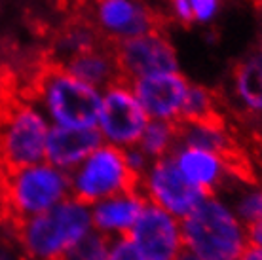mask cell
Masks as SVG:
<instances>
[{"mask_svg":"<svg viewBox=\"0 0 262 260\" xmlns=\"http://www.w3.org/2000/svg\"><path fill=\"white\" fill-rule=\"evenodd\" d=\"M179 260H198V258H196V256H192L190 253H186V251H184V253L181 254V258H179Z\"/></svg>","mask_w":262,"mask_h":260,"instance_id":"f546056e","label":"cell"},{"mask_svg":"<svg viewBox=\"0 0 262 260\" xmlns=\"http://www.w3.org/2000/svg\"><path fill=\"white\" fill-rule=\"evenodd\" d=\"M90 2H92V0H90Z\"/></svg>","mask_w":262,"mask_h":260,"instance_id":"1f68e13d","label":"cell"},{"mask_svg":"<svg viewBox=\"0 0 262 260\" xmlns=\"http://www.w3.org/2000/svg\"><path fill=\"white\" fill-rule=\"evenodd\" d=\"M106 40L99 34L92 21H80V23H72L67 27L65 31L57 36L55 42V63H63L72 55H78L82 52L93 50L97 46L105 44Z\"/></svg>","mask_w":262,"mask_h":260,"instance_id":"d6986e66","label":"cell"},{"mask_svg":"<svg viewBox=\"0 0 262 260\" xmlns=\"http://www.w3.org/2000/svg\"><path fill=\"white\" fill-rule=\"evenodd\" d=\"M52 124L33 101H17L0 114V171L44 162Z\"/></svg>","mask_w":262,"mask_h":260,"instance_id":"5b68a950","label":"cell"},{"mask_svg":"<svg viewBox=\"0 0 262 260\" xmlns=\"http://www.w3.org/2000/svg\"><path fill=\"white\" fill-rule=\"evenodd\" d=\"M239 221L245 226H251L253 222L262 219V188H247L239 192L234 203H230Z\"/></svg>","mask_w":262,"mask_h":260,"instance_id":"603a6c76","label":"cell"},{"mask_svg":"<svg viewBox=\"0 0 262 260\" xmlns=\"http://www.w3.org/2000/svg\"><path fill=\"white\" fill-rule=\"evenodd\" d=\"M57 65L71 72L72 76H76L78 80L101 91L120 82V80H124L118 69V63H116L114 46L111 42H105V44L97 46L93 50H88V52H82L78 55H72Z\"/></svg>","mask_w":262,"mask_h":260,"instance_id":"2e32d148","label":"cell"},{"mask_svg":"<svg viewBox=\"0 0 262 260\" xmlns=\"http://www.w3.org/2000/svg\"><path fill=\"white\" fill-rule=\"evenodd\" d=\"M239 260H262V247L249 245V247L243 251V254L239 256Z\"/></svg>","mask_w":262,"mask_h":260,"instance_id":"f1b7e54d","label":"cell"},{"mask_svg":"<svg viewBox=\"0 0 262 260\" xmlns=\"http://www.w3.org/2000/svg\"><path fill=\"white\" fill-rule=\"evenodd\" d=\"M169 6H171V12H173V15H175L181 23H184V25H190V23H194L190 0H169Z\"/></svg>","mask_w":262,"mask_h":260,"instance_id":"4316f807","label":"cell"},{"mask_svg":"<svg viewBox=\"0 0 262 260\" xmlns=\"http://www.w3.org/2000/svg\"><path fill=\"white\" fill-rule=\"evenodd\" d=\"M69 179L71 196L85 205L137 188V177L127 167L124 150L105 143L71 171Z\"/></svg>","mask_w":262,"mask_h":260,"instance_id":"8992f818","label":"cell"},{"mask_svg":"<svg viewBox=\"0 0 262 260\" xmlns=\"http://www.w3.org/2000/svg\"><path fill=\"white\" fill-rule=\"evenodd\" d=\"M131 90L150 120L179 124L190 82L181 72H165L129 82Z\"/></svg>","mask_w":262,"mask_h":260,"instance_id":"7c38bea8","label":"cell"},{"mask_svg":"<svg viewBox=\"0 0 262 260\" xmlns=\"http://www.w3.org/2000/svg\"><path fill=\"white\" fill-rule=\"evenodd\" d=\"M171 158L184 179L207 196L216 194L230 173V158L209 150L177 144Z\"/></svg>","mask_w":262,"mask_h":260,"instance_id":"5bb4252c","label":"cell"},{"mask_svg":"<svg viewBox=\"0 0 262 260\" xmlns=\"http://www.w3.org/2000/svg\"><path fill=\"white\" fill-rule=\"evenodd\" d=\"M21 249L31 260H59L93 232L90 205L67 198L53 209L15 224Z\"/></svg>","mask_w":262,"mask_h":260,"instance_id":"277c9868","label":"cell"},{"mask_svg":"<svg viewBox=\"0 0 262 260\" xmlns=\"http://www.w3.org/2000/svg\"><path fill=\"white\" fill-rule=\"evenodd\" d=\"M108 245L111 241L106 237L92 232L72 245L59 260H108Z\"/></svg>","mask_w":262,"mask_h":260,"instance_id":"7402d4cb","label":"cell"},{"mask_svg":"<svg viewBox=\"0 0 262 260\" xmlns=\"http://www.w3.org/2000/svg\"><path fill=\"white\" fill-rule=\"evenodd\" d=\"M67 198H71L69 173L52 163L40 162L19 169L0 171L2 213L12 226L46 213Z\"/></svg>","mask_w":262,"mask_h":260,"instance_id":"7a4b0ae2","label":"cell"},{"mask_svg":"<svg viewBox=\"0 0 262 260\" xmlns=\"http://www.w3.org/2000/svg\"><path fill=\"white\" fill-rule=\"evenodd\" d=\"M103 144L97 127L80 129V127H57L52 125L46 141L44 162L53 167L71 173L92 154L93 150Z\"/></svg>","mask_w":262,"mask_h":260,"instance_id":"9a60e30c","label":"cell"},{"mask_svg":"<svg viewBox=\"0 0 262 260\" xmlns=\"http://www.w3.org/2000/svg\"><path fill=\"white\" fill-rule=\"evenodd\" d=\"M211 120H219L213 91L203 85L190 84L186 91V97H184L179 124L181 122H211Z\"/></svg>","mask_w":262,"mask_h":260,"instance_id":"44dd1931","label":"cell"},{"mask_svg":"<svg viewBox=\"0 0 262 260\" xmlns=\"http://www.w3.org/2000/svg\"><path fill=\"white\" fill-rule=\"evenodd\" d=\"M260 52H262V40H260Z\"/></svg>","mask_w":262,"mask_h":260,"instance_id":"4dcf8cb0","label":"cell"},{"mask_svg":"<svg viewBox=\"0 0 262 260\" xmlns=\"http://www.w3.org/2000/svg\"><path fill=\"white\" fill-rule=\"evenodd\" d=\"M194 23H211L221 8V0H190Z\"/></svg>","mask_w":262,"mask_h":260,"instance_id":"d4e9b609","label":"cell"},{"mask_svg":"<svg viewBox=\"0 0 262 260\" xmlns=\"http://www.w3.org/2000/svg\"><path fill=\"white\" fill-rule=\"evenodd\" d=\"M148 260H179L184 253L181 219L146 203L127 235Z\"/></svg>","mask_w":262,"mask_h":260,"instance_id":"30bf717a","label":"cell"},{"mask_svg":"<svg viewBox=\"0 0 262 260\" xmlns=\"http://www.w3.org/2000/svg\"><path fill=\"white\" fill-rule=\"evenodd\" d=\"M124 154H125V163H127V167H129L131 173L137 177V181H139V177H141L144 171L148 169V165H150V160L146 158V154H144V152L139 148V146H131V148H125Z\"/></svg>","mask_w":262,"mask_h":260,"instance_id":"484cf974","label":"cell"},{"mask_svg":"<svg viewBox=\"0 0 262 260\" xmlns=\"http://www.w3.org/2000/svg\"><path fill=\"white\" fill-rule=\"evenodd\" d=\"M137 190L146 203L164 209L181 221L207 196L184 179L171 156L150 162L148 169L139 177Z\"/></svg>","mask_w":262,"mask_h":260,"instance_id":"ba28073f","label":"cell"},{"mask_svg":"<svg viewBox=\"0 0 262 260\" xmlns=\"http://www.w3.org/2000/svg\"><path fill=\"white\" fill-rule=\"evenodd\" d=\"M112 46L118 69L125 82H133L154 74L179 72L177 52L167 36L160 33V29Z\"/></svg>","mask_w":262,"mask_h":260,"instance_id":"9c48e42d","label":"cell"},{"mask_svg":"<svg viewBox=\"0 0 262 260\" xmlns=\"http://www.w3.org/2000/svg\"><path fill=\"white\" fill-rule=\"evenodd\" d=\"M101 95V90L52 63L42 69L34 82L33 103L44 112L52 125L90 129L97 127Z\"/></svg>","mask_w":262,"mask_h":260,"instance_id":"3957f363","label":"cell"},{"mask_svg":"<svg viewBox=\"0 0 262 260\" xmlns=\"http://www.w3.org/2000/svg\"><path fill=\"white\" fill-rule=\"evenodd\" d=\"M150 118L137 101L131 84L120 80L103 90L97 116V131L103 143L116 148L137 146Z\"/></svg>","mask_w":262,"mask_h":260,"instance_id":"52a82bcc","label":"cell"},{"mask_svg":"<svg viewBox=\"0 0 262 260\" xmlns=\"http://www.w3.org/2000/svg\"><path fill=\"white\" fill-rule=\"evenodd\" d=\"M177 124L150 120L144 127L137 146L146 154V158L150 162H154V160H160V158L171 156V152L177 146Z\"/></svg>","mask_w":262,"mask_h":260,"instance_id":"ffe728a7","label":"cell"},{"mask_svg":"<svg viewBox=\"0 0 262 260\" xmlns=\"http://www.w3.org/2000/svg\"><path fill=\"white\" fill-rule=\"evenodd\" d=\"M144 205L146 202L137 188L93 203L90 205L93 232H97L108 241L127 237Z\"/></svg>","mask_w":262,"mask_h":260,"instance_id":"4fadbf2b","label":"cell"},{"mask_svg":"<svg viewBox=\"0 0 262 260\" xmlns=\"http://www.w3.org/2000/svg\"><path fill=\"white\" fill-rule=\"evenodd\" d=\"M108 260H148L129 237L112 240L108 245Z\"/></svg>","mask_w":262,"mask_h":260,"instance_id":"cb8c5ba5","label":"cell"},{"mask_svg":"<svg viewBox=\"0 0 262 260\" xmlns=\"http://www.w3.org/2000/svg\"><path fill=\"white\" fill-rule=\"evenodd\" d=\"M92 23L111 44L158 31L160 25L156 13L141 0H92Z\"/></svg>","mask_w":262,"mask_h":260,"instance_id":"8fae6325","label":"cell"},{"mask_svg":"<svg viewBox=\"0 0 262 260\" xmlns=\"http://www.w3.org/2000/svg\"><path fill=\"white\" fill-rule=\"evenodd\" d=\"M184 251L198 260H239L249 247L247 226L230 202L221 196H205L183 221Z\"/></svg>","mask_w":262,"mask_h":260,"instance_id":"6da1fadb","label":"cell"},{"mask_svg":"<svg viewBox=\"0 0 262 260\" xmlns=\"http://www.w3.org/2000/svg\"><path fill=\"white\" fill-rule=\"evenodd\" d=\"M234 91L245 109L262 114V52L253 53L236 67Z\"/></svg>","mask_w":262,"mask_h":260,"instance_id":"ac0fdd59","label":"cell"},{"mask_svg":"<svg viewBox=\"0 0 262 260\" xmlns=\"http://www.w3.org/2000/svg\"><path fill=\"white\" fill-rule=\"evenodd\" d=\"M247 235H249V245L262 247V219L247 226Z\"/></svg>","mask_w":262,"mask_h":260,"instance_id":"83f0119b","label":"cell"},{"mask_svg":"<svg viewBox=\"0 0 262 260\" xmlns=\"http://www.w3.org/2000/svg\"><path fill=\"white\" fill-rule=\"evenodd\" d=\"M179 135L177 144L181 146H192L216 152L223 156H232V139L224 131L219 120L211 122H181L177 124Z\"/></svg>","mask_w":262,"mask_h":260,"instance_id":"e0dca14e","label":"cell"}]
</instances>
